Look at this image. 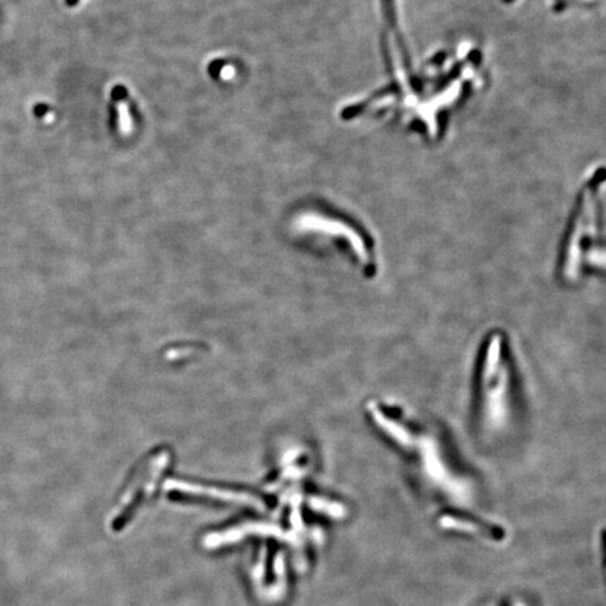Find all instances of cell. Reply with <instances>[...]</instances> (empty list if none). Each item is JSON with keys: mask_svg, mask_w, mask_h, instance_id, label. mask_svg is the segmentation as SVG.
<instances>
[{"mask_svg": "<svg viewBox=\"0 0 606 606\" xmlns=\"http://www.w3.org/2000/svg\"><path fill=\"white\" fill-rule=\"evenodd\" d=\"M77 1H79V0H66V4H67V6H74Z\"/></svg>", "mask_w": 606, "mask_h": 606, "instance_id": "1", "label": "cell"}]
</instances>
